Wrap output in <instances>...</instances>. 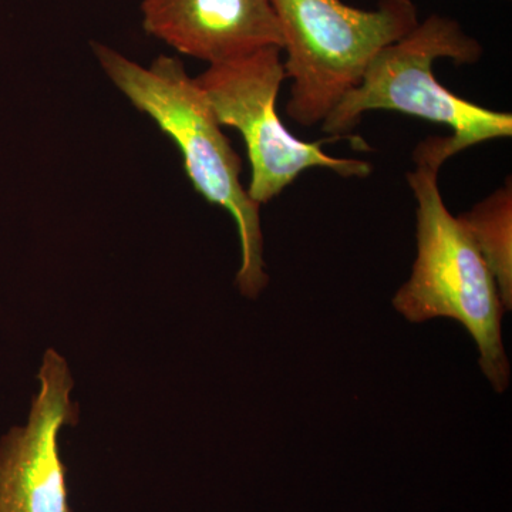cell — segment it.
Masks as SVG:
<instances>
[{
	"instance_id": "obj_1",
	"label": "cell",
	"mask_w": 512,
	"mask_h": 512,
	"mask_svg": "<svg viewBox=\"0 0 512 512\" xmlns=\"http://www.w3.org/2000/svg\"><path fill=\"white\" fill-rule=\"evenodd\" d=\"M413 160L416 168L406 177L417 204V256L412 276L394 295L393 308L412 323L437 318L461 323L477 343L484 376L495 392L503 393L511 369L497 284L467 229L444 204L439 173L446 161L436 138L421 141Z\"/></svg>"
},
{
	"instance_id": "obj_2",
	"label": "cell",
	"mask_w": 512,
	"mask_h": 512,
	"mask_svg": "<svg viewBox=\"0 0 512 512\" xmlns=\"http://www.w3.org/2000/svg\"><path fill=\"white\" fill-rule=\"evenodd\" d=\"M92 46L110 82L174 141L195 191L234 218L241 242L235 282L242 296L258 298L269 284L259 205L242 185L241 158L222 133L195 79L178 57L160 56L146 67L109 46Z\"/></svg>"
},
{
	"instance_id": "obj_3",
	"label": "cell",
	"mask_w": 512,
	"mask_h": 512,
	"mask_svg": "<svg viewBox=\"0 0 512 512\" xmlns=\"http://www.w3.org/2000/svg\"><path fill=\"white\" fill-rule=\"evenodd\" d=\"M483 53L481 43L456 19L431 15L377 53L359 86L323 121L322 131L336 140L355 141L357 150L369 151L366 143L349 134L367 111H396L450 128V137H437L446 161L477 144L510 138V113L461 99L434 76L437 60L450 59L463 66L477 63Z\"/></svg>"
},
{
	"instance_id": "obj_4",
	"label": "cell",
	"mask_w": 512,
	"mask_h": 512,
	"mask_svg": "<svg viewBox=\"0 0 512 512\" xmlns=\"http://www.w3.org/2000/svg\"><path fill=\"white\" fill-rule=\"evenodd\" d=\"M282 33L289 119L322 124L343 97L359 86L384 47L419 25L413 0H379L359 9L342 0H271Z\"/></svg>"
},
{
	"instance_id": "obj_5",
	"label": "cell",
	"mask_w": 512,
	"mask_h": 512,
	"mask_svg": "<svg viewBox=\"0 0 512 512\" xmlns=\"http://www.w3.org/2000/svg\"><path fill=\"white\" fill-rule=\"evenodd\" d=\"M279 47H265L239 59L210 64L195 79L220 126L235 128L244 138L251 164L249 198L259 207L281 195L311 168H326L343 178H366L373 165L323 151L336 140H299L282 123L276 99L286 79Z\"/></svg>"
},
{
	"instance_id": "obj_6",
	"label": "cell",
	"mask_w": 512,
	"mask_h": 512,
	"mask_svg": "<svg viewBox=\"0 0 512 512\" xmlns=\"http://www.w3.org/2000/svg\"><path fill=\"white\" fill-rule=\"evenodd\" d=\"M39 382L28 424L0 443V512H72L59 434L76 423L77 407L72 373L56 350L43 357Z\"/></svg>"
},
{
	"instance_id": "obj_7",
	"label": "cell",
	"mask_w": 512,
	"mask_h": 512,
	"mask_svg": "<svg viewBox=\"0 0 512 512\" xmlns=\"http://www.w3.org/2000/svg\"><path fill=\"white\" fill-rule=\"evenodd\" d=\"M148 35L210 64L282 49L271 0H141Z\"/></svg>"
},
{
	"instance_id": "obj_8",
	"label": "cell",
	"mask_w": 512,
	"mask_h": 512,
	"mask_svg": "<svg viewBox=\"0 0 512 512\" xmlns=\"http://www.w3.org/2000/svg\"><path fill=\"white\" fill-rule=\"evenodd\" d=\"M493 275L505 311L512 308V183L491 192L470 211L458 215Z\"/></svg>"
}]
</instances>
